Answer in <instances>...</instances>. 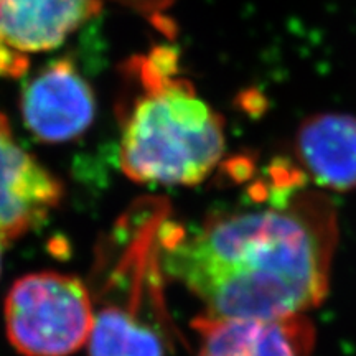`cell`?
<instances>
[{"instance_id":"cell-1","label":"cell","mask_w":356,"mask_h":356,"mask_svg":"<svg viewBox=\"0 0 356 356\" xmlns=\"http://www.w3.org/2000/svg\"><path fill=\"white\" fill-rule=\"evenodd\" d=\"M300 170H273L251 203L213 211L167 244L168 270L211 318H282L320 305L330 286L337 210L299 190Z\"/></svg>"},{"instance_id":"cell-2","label":"cell","mask_w":356,"mask_h":356,"mask_svg":"<svg viewBox=\"0 0 356 356\" xmlns=\"http://www.w3.org/2000/svg\"><path fill=\"white\" fill-rule=\"evenodd\" d=\"M119 165L137 184L191 186L215 170L226 149L225 121L178 74V55L155 47L121 66Z\"/></svg>"},{"instance_id":"cell-3","label":"cell","mask_w":356,"mask_h":356,"mask_svg":"<svg viewBox=\"0 0 356 356\" xmlns=\"http://www.w3.org/2000/svg\"><path fill=\"white\" fill-rule=\"evenodd\" d=\"M10 345L24 356H71L88 345L95 309L74 275L42 270L13 282L3 305Z\"/></svg>"},{"instance_id":"cell-4","label":"cell","mask_w":356,"mask_h":356,"mask_svg":"<svg viewBox=\"0 0 356 356\" xmlns=\"http://www.w3.org/2000/svg\"><path fill=\"white\" fill-rule=\"evenodd\" d=\"M20 114L37 140L66 144L92 126L96 96L76 63L71 58H58L25 83Z\"/></svg>"},{"instance_id":"cell-5","label":"cell","mask_w":356,"mask_h":356,"mask_svg":"<svg viewBox=\"0 0 356 356\" xmlns=\"http://www.w3.org/2000/svg\"><path fill=\"white\" fill-rule=\"evenodd\" d=\"M63 195L60 178L19 144L0 113V243L10 244L43 225Z\"/></svg>"},{"instance_id":"cell-6","label":"cell","mask_w":356,"mask_h":356,"mask_svg":"<svg viewBox=\"0 0 356 356\" xmlns=\"http://www.w3.org/2000/svg\"><path fill=\"white\" fill-rule=\"evenodd\" d=\"M198 356H310L315 327L304 315L282 318L198 317Z\"/></svg>"},{"instance_id":"cell-7","label":"cell","mask_w":356,"mask_h":356,"mask_svg":"<svg viewBox=\"0 0 356 356\" xmlns=\"http://www.w3.org/2000/svg\"><path fill=\"white\" fill-rule=\"evenodd\" d=\"M101 10V0H0V42L26 58L56 50Z\"/></svg>"},{"instance_id":"cell-8","label":"cell","mask_w":356,"mask_h":356,"mask_svg":"<svg viewBox=\"0 0 356 356\" xmlns=\"http://www.w3.org/2000/svg\"><path fill=\"white\" fill-rule=\"evenodd\" d=\"M296 155L312 180L333 191L356 188V118L322 113L307 118L296 134Z\"/></svg>"},{"instance_id":"cell-9","label":"cell","mask_w":356,"mask_h":356,"mask_svg":"<svg viewBox=\"0 0 356 356\" xmlns=\"http://www.w3.org/2000/svg\"><path fill=\"white\" fill-rule=\"evenodd\" d=\"M89 356H165L157 330L121 307L109 305L95 317Z\"/></svg>"},{"instance_id":"cell-10","label":"cell","mask_w":356,"mask_h":356,"mask_svg":"<svg viewBox=\"0 0 356 356\" xmlns=\"http://www.w3.org/2000/svg\"><path fill=\"white\" fill-rule=\"evenodd\" d=\"M119 6L131 8V10L140 13L157 25V29H165L163 26V13L170 8L177 0H113Z\"/></svg>"},{"instance_id":"cell-11","label":"cell","mask_w":356,"mask_h":356,"mask_svg":"<svg viewBox=\"0 0 356 356\" xmlns=\"http://www.w3.org/2000/svg\"><path fill=\"white\" fill-rule=\"evenodd\" d=\"M30 66V58L22 56L0 42V78H22Z\"/></svg>"},{"instance_id":"cell-12","label":"cell","mask_w":356,"mask_h":356,"mask_svg":"<svg viewBox=\"0 0 356 356\" xmlns=\"http://www.w3.org/2000/svg\"><path fill=\"white\" fill-rule=\"evenodd\" d=\"M2 246L3 244L0 243V273H2Z\"/></svg>"}]
</instances>
